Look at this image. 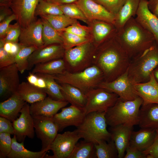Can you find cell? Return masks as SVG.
I'll return each mask as SVG.
<instances>
[{
    "label": "cell",
    "instance_id": "obj_1",
    "mask_svg": "<svg viewBox=\"0 0 158 158\" xmlns=\"http://www.w3.org/2000/svg\"><path fill=\"white\" fill-rule=\"evenodd\" d=\"M115 36L101 44L94 56L93 65L101 70L104 81L107 82L112 81L126 72L131 61Z\"/></svg>",
    "mask_w": 158,
    "mask_h": 158
},
{
    "label": "cell",
    "instance_id": "obj_2",
    "mask_svg": "<svg viewBox=\"0 0 158 158\" xmlns=\"http://www.w3.org/2000/svg\"><path fill=\"white\" fill-rule=\"evenodd\" d=\"M115 37L129 58L141 54L155 43V38L134 17L130 19L118 30Z\"/></svg>",
    "mask_w": 158,
    "mask_h": 158
},
{
    "label": "cell",
    "instance_id": "obj_3",
    "mask_svg": "<svg viewBox=\"0 0 158 158\" xmlns=\"http://www.w3.org/2000/svg\"><path fill=\"white\" fill-rule=\"evenodd\" d=\"M142 103L139 97L126 101L118 98L114 105L106 111L107 124L110 127L121 125L132 126L138 125L139 112Z\"/></svg>",
    "mask_w": 158,
    "mask_h": 158
},
{
    "label": "cell",
    "instance_id": "obj_4",
    "mask_svg": "<svg viewBox=\"0 0 158 158\" xmlns=\"http://www.w3.org/2000/svg\"><path fill=\"white\" fill-rule=\"evenodd\" d=\"M158 66V47L155 43L131 60L127 70L129 79L133 84L147 82Z\"/></svg>",
    "mask_w": 158,
    "mask_h": 158
},
{
    "label": "cell",
    "instance_id": "obj_5",
    "mask_svg": "<svg viewBox=\"0 0 158 158\" xmlns=\"http://www.w3.org/2000/svg\"><path fill=\"white\" fill-rule=\"evenodd\" d=\"M52 75L58 83L70 84L85 94L104 81L102 72L94 65L79 72L71 73L66 70L62 73Z\"/></svg>",
    "mask_w": 158,
    "mask_h": 158
},
{
    "label": "cell",
    "instance_id": "obj_6",
    "mask_svg": "<svg viewBox=\"0 0 158 158\" xmlns=\"http://www.w3.org/2000/svg\"><path fill=\"white\" fill-rule=\"evenodd\" d=\"M106 113L94 112L86 114L82 123L76 129L81 138L95 144L111 139V133L107 128Z\"/></svg>",
    "mask_w": 158,
    "mask_h": 158
},
{
    "label": "cell",
    "instance_id": "obj_7",
    "mask_svg": "<svg viewBox=\"0 0 158 158\" xmlns=\"http://www.w3.org/2000/svg\"><path fill=\"white\" fill-rule=\"evenodd\" d=\"M92 49L90 42L65 49L63 57L66 70L79 72L93 65L95 54Z\"/></svg>",
    "mask_w": 158,
    "mask_h": 158
},
{
    "label": "cell",
    "instance_id": "obj_8",
    "mask_svg": "<svg viewBox=\"0 0 158 158\" xmlns=\"http://www.w3.org/2000/svg\"><path fill=\"white\" fill-rule=\"evenodd\" d=\"M85 95L87 102L84 108L86 114L94 112L106 111L119 98L116 94L99 87L90 90Z\"/></svg>",
    "mask_w": 158,
    "mask_h": 158
},
{
    "label": "cell",
    "instance_id": "obj_9",
    "mask_svg": "<svg viewBox=\"0 0 158 158\" xmlns=\"http://www.w3.org/2000/svg\"><path fill=\"white\" fill-rule=\"evenodd\" d=\"M81 138L76 129L58 134L49 147L53 155L47 154L45 158H69L78 140Z\"/></svg>",
    "mask_w": 158,
    "mask_h": 158
},
{
    "label": "cell",
    "instance_id": "obj_10",
    "mask_svg": "<svg viewBox=\"0 0 158 158\" xmlns=\"http://www.w3.org/2000/svg\"><path fill=\"white\" fill-rule=\"evenodd\" d=\"M53 117H33L35 132L42 142L41 151L49 150L51 144L58 134V126Z\"/></svg>",
    "mask_w": 158,
    "mask_h": 158
},
{
    "label": "cell",
    "instance_id": "obj_11",
    "mask_svg": "<svg viewBox=\"0 0 158 158\" xmlns=\"http://www.w3.org/2000/svg\"><path fill=\"white\" fill-rule=\"evenodd\" d=\"M98 87L116 94L119 98L124 101L133 100L139 97L135 90L134 84L129 79L127 70L112 81H102Z\"/></svg>",
    "mask_w": 158,
    "mask_h": 158
},
{
    "label": "cell",
    "instance_id": "obj_12",
    "mask_svg": "<svg viewBox=\"0 0 158 158\" xmlns=\"http://www.w3.org/2000/svg\"><path fill=\"white\" fill-rule=\"evenodd\" d=\"M40 0H12L9 6L21 28L28 26L35 20V11Z\"/></svg>",
    "mask_w": 158,
    "mask_h": 158
},
{
    "label": "cell",
    "instance_id": "obj_13",
    "mask_svg": "<svg viewBox=\"0 0 158 158\" xmlns=\"http://www.w3.org/2000/svg\"><path fill=\"white\" fill-rule=\"evenodd\" d=\"M28 103L26 102L20 111L19 117L12 122L13 135L19 142H24L26 137L32 139L35 136L34 123Z\"/></svg>",
    "mask_w": 158,
    "mask_h": 158
},
{
    "label": "cell",
    "instance_id": "obj_14",
    "mask_svg": "<svg viewBox=\"0 0 158 158\" xmlns=\"http://www.w3.org/2000/svg\"><path fill=\"white\" fill-rule=\"evenodd\" d=\"M61 111L53 117L59 128V131H62L69 126H79L83 123L86 115L84 107L71 105L63 107Z\"/></svg>",
    "mask_w": 158,
    "mask_h": 158
},
{
    "label": "cell",
    "instance_id": "obj_15",
    "mask_svg": "<svg viewBox=\"0 0 158 158\" xmlns=\"http://www.w3.org/2000/svg\"><path fill=\"white\" fill-rule=\"evenodd\" d=\"M18 69L15 63L0 68V97L7 99L17 91L20 84Z\"/></svg>",
    "mask_w": 158,
    "mask_h": 158
},
{
    "label": "cell",
    "instance_id": "obj_16",
    "mask_svg": "<svg viewBox=\"0 0 158 158\" xmlns=\"http://www.w3.org/2000/svg\"><path fill=\"white\" fill-rule=\"evenodd\" d=\"M75 4L87 20H97L114 24L115 16L94 0H78Z\"/></svg>",
    "mask_w": 158,
    "mask_h": 158
},
{
    "label": "cell",
    "instance_id": "obj_17",
    "mask_svg": "<svg viewBox=\"0 0 158 158\" xmlns=\"http://www.w3.org/2000/svg\"><path fill=\"white\" fill-rule=\"evenodd\" d=\"M65 49L63 44H54L38 48L29 56L27 70L38 64L62 59Z\"/></svg>",
    "mask_w": 158,
    "mask_h": 158
},
{
    "label": "cell",
    "instance_id": "obj_18",
    "mask_svg": "<svg viewBox=\"0 0 158 158\" xmlns=\"http://www.w3.org/2000/svg\"><path fill=\"white\" fill-rule=\"evenodd\" d=\"M66 101L57 100L49 96L44 99L31 104L30 106V113L32 117H53L61 109L67 105Z\"/></svg>",
    "mask_w": 158,
    "mask_h": 158
},
{
    "label": "cell",
    "instance_id": "obj_19",
    "mask_svg": "<svg viewBox=\"0 0 158 158\" xmlns=\"http://www.w3.org/2000/svg\"><path fill=\"white\" fill-rule=\"evenodd\" d=\"M42 28V19L34 20L25 28H21L19 43L23 45L34 46L38 48L43 46Z\"/></svg>",
    "mask_w": 158,
    "mask_h": 158
},
{
    "label": "cell",
    "instance_id": "obj_20",
    "mask_svg": "<svg viewBox=\"0 0 158 158\" xmlns=\"http://www.w3.org/2000/svg\"><path fill=\"white\" fill-rule=\"evenodd\" d=\"M135 16L137 21L152 35L158 43V17L149 9L148 0H141Z\"/></svg>",
    "mask_w": 158,
    "mask_h": 158
},
{
    "label": "cell",
    "instance_id": "obj_21",
    "mask_svg": "<svg viewBox=\"0 0 158 158\" xmlns=\"http://www.w3.org/2000/svg\"><path fill=\"white\" fill-rule=\"evenodd\" d=\"M133 126L121 125L111 127V139L115 145L118 158H123L126 148L129 145Z\"/></svg>",
    "mask_w": 158,
    "mask_h": 158
},
{
    "label": "cell",
    "instance_id": "obj_22",
    "mask_svg": "<svg viewBox=\"0 0 158 158\" xmlns=\"http://www.w3.org/2000/svg\"><path fill=\"white\" fill-rule=\"evenodd\" d=\"M134 88L143 101L142 105L158 104V83L154 77L153 72L148 81L134 84Z\"/></svg>",
    "mask_w": 158,
    "mask_h": 158
},
{
    "label": "cell",
    "instance_id": "obj_23",
    "mask_svg": "<svg viewBox=\"0 0 158 158\" xmlns=\"http://www.w3.org/2000/svg\"><path fill=\"white\" fill-rule=\"evenodd\" d=\"M156 134V129L150 128H141L138 131H133L129 145L143 152L152 145Z\"/></svg>",
    "mask_w": 158,
    "mask_h": 158
},
{
    "label": "cell",
    "instance_id": "obj_24",
    "mask_svg": "<svg viewBox=\"0 0 158 158\" xmlns=\"http://www.w3.org/2000/svg\"><path fill=\"white\" fill-rule=\"evenodd\" d=\"M26 102L18 92H16L6 100L1 102L0 116L5 117L13 122L16 119Z\"/></svg>",
    "mask_w": 158,
    "mask_h": 158
},
{
    "label": "cell",
    "instance_id": "obj_25",
    "mask_svg": "<svg viewBox=\"0 0 158 158\" xmlns=\"http://www.w3.org/2000/svg\"><path fill=\"white\" fill-rule=\"evenodd\" d=\"M138 125L141 128L158 129V104L142 105Z\"/></svg>",
    "mask_w": 158,
    "mask_h": 158
},
{
    "label": "cell",
    "instance_id": "obj_26",
    "mask_svg": "<svg viewBox=\"0 0 158 158\" xmlns=\"http://www.w3.org/2000/svg\"><path fill=\"white\" fill-rule=\"evenodd\" d=\"M16 92L24 101L31 104L41 100L47 97V94L43 90L28 82L20 83Z\"/></svg>",
    "mask_w": 158,
    "mask_h": 158
},
{
    "label": "cell",
    "instance_id": "obj_27",
    "mask_svg": "<svg viewBox=\"0 0 158 158\" xmlns=\"http://www.w3.org/2000/svg\"><path fill=\"white\" fill-rule=\"evenodd\" d=\"M141 0H126L115 16L114 25L117 30L131 18L136 15Z\"/></svg>",
    "mask_w": 158,
    "mask_h": 158
},
{
    "label": "cell",
    "instance_id": "obj_28",
    "mask_svg": "<svg viewBox=\"0 0 158 158\" xmlns=\"http://www.w3.org/2000/svg\"><path fill=\"white\" fill-rule=\"evenodd\" d=\"M59 84L61 93L66 101L71 105L84 107L87 102L85 94L78 88L70 84Z\"/></svg>",
    "mask_w": 158,
    "mask_h": 158
},
{
    "label": "cell",
    "instance_id": "obj_29",
    "mask_svg": "<svg viewBox=\"0 0 158 158\" xmlns=\"http://www.w3.org/2000/svg\"><path fill=\"white\" fill-rule=\"evenodd\" d=\"M47 151L41 150L33 152L26 149L24 147V142H19L16 136L12 138L11 149L8 156V158H45Z\"/></svg>",
    "mask_w": 158,
    "mask_h": 158
},
{
    "label": "cell",
    "instance_id": "obj_30",
    "mask_svg": "<svg viewBox=\"0 0 158 158\" xmlns=\"http://www.w3.org/2000/svg\"><path fill=\"white\" fill-rule=\"evenodd\" d=\"M66 70L64 59H59L35 65L32 73L54 75L62 73Z\"/></svg>",
    "mask_w": 158,
    "mask_h": 158
},
{
    "label": "cell",
    "instance_id": "obj_31",
    "mask_svg": "<svg viewBox=\"0 0 158 158\" xmlns=\"http://www.w3.org/2000/svg\"><path fill=\"white\" fill-rule=\"evenodd\" d=\"M117 31L114 24L104 21H97L93 26L94 38L97 45L100 44L105 41L111 34Z\"/></svg>",
    "mask_w": 158,
    "mask_h": 158
},
{
    "label": "cell",
    "instance_id": "obj_32",
    "mask_svg": "<svg viewBox=\"0 0 158 158\" xmlns=\"http://www.w3.org/2000/svg\"><path fill=\"white\" fill-rule=\"evenodd\" d=\"M96 158L95 144L84 140L77 142L69 158Z\"/></svg>",
    "mask_w": 158,
    "mask_h": 158
},
{
    "label": "cell",
    "instance_id": "obj_33",
    "mask_svg": "<svg viewBox=\"0 0 158 158\" xmlns=\"http://www.w3.org/2000/svg\"><path fill=\"white\" fill-rule=\"evenodd\" d=\"M43 24L42 36L44 46L54 44H63L62 37L46 20L41 18Z\"/></svg>",
    "mask_w": 158,
    "mask_h": 158
},
{
    "label": "cell",
    "instance_id": "obj_34",
    "mask_svg": "<svg viewBox=\"0 0 158 158\" xmlns=\"http://www.w3.org/2000/svg\"><path fill=\"white\" fill-rule=\"evenodd\" d=\"M35 74L45 80L46 87L44 91L49 97L55 100L66 101L61 91L59 83L52 75L40 73Z\"/></svg>",
    "mask_w": 158,
    "mask_h": 158
},
{
    "label": "cell",
    "instance_id": "obj_35",
    "mask_svg": "<svg viewBox=\"0 0 158 158\" xmlns=\"http://www.w3.org/2000/svg\"><path fill=\"white\" fill-rule=\"evenodd\" d=\"M20 45V49L15 56V63L19 72L22 74L28 69L29 56L38 48L34 46Z\"/></svg>",
    "mask_w": 158,
    "mask_h": 158
},
{
    "label": "cell",
    "instance_id": "obj_36",
    "mask_svg": "<svg viewBox=\"0 0 158 158\" xmlns=\"http://www.w3.org/2000/svg\"><path fill=\"white\" fill-rule=\"evenodd\" d=\"M102 141L95 144V154L97 158H118V153L113 141Z\"/></svg>",
    "mask_w": 158,
    "mask_h": 158
},
{
    "label": "cell",
    "instance_id": "obj_37",
    "mask_svg": "<svg viewBox=\"0 0 158 158\" xmlns=\"http://www.w3.org/2000/svg\"><path fill=\"white\" fill-rule=\"evenodd\" d=\"M47 20L55 30L59 31L77 22L64 14L40 16Z\"/></svg>",
    "mask_w": 158,
    "mask_h": 158
},
{
    "label": "cell",
    "instance_id": "obj_38",
    "mask_svg": "<svg viewBox=\"0 0 158 158\" xmlns=\"http://www.w3.org/2000/svg\"><path fill=\"white\" fill-rule=\"evenodd\" d=\"M63 14L59 4L40 0L37 6L35 16H40Z\"/></svg>",
    "mask_w": 158,
    "mask_h": 158
},
{
    "label": "cell",
    "instance_id": "obj_39",
    "mask_svg": "<svg viewBox=\"0 0 158 158\" xmlns=\"http://www.w3.org/2000/svg\"><path fill=\"white\" fill-rule=\"evenodd\" d=\"M62 32L61 34L63 39V46L65 49L82 44L90 42L88 38L83 37L66 32Z\"/></svg>",
    "mask_w": 158,
    "mask_h": 158
},
{
    "label": "cell",
    "instance_id": "obj_40",
    "mask_svg": "<svg viewBox=\"0 0 158 158\" xmlns=\"http://www.w3.org/2000/svg\"><path fill=\"white\" fill-rule=\"evenodd\" d=\"M63 14L73 19H78L85 23L87 20L80 9L75 4H59Z\"/></svg>",
    "mask_w": 158,
    "mask_h": 158
},
{
    "label": "cell",
    "instance_id": "obj_41",
    "mask_svg": "<svg viewBox=\"0 0 158 158\" xmlns=\"http://www.w3.org/2000/svg\"><path fill=\"white\" fill-rule=\"evenodd\" d=\"M12 138L11 134L0 133V158L7 157L11 149Z\"/></svg>",
    "mask_w": 158,
    "mask_h": 158
},
{
    "label": "cell",
    "instance_id": "obj_42",
    "mask_svg": "<svg viewBox=\"0 0 158 158\" xmlns=\"http://www.w3.org/2000/svg\"><path fill=\"white\" fill-rule=\"evenodd\" d=\"M104 7L115 16L123 6L126 0H94Z\"/></svg>",
    "mask_w": 158,
    "mask_h": 158
},
{
    "label": "cell",
    "instance_id": "obj_43",
    "mask_svg": "<svg viewBox=\"0 0 158 158\" xmlns=\"http://www.w3.org/2000/svg\"><path fill=\"white\" fill-rule=\"evenodd\" d=\"M20 33L21 27L17 22L13 25H10L4 38L1 39L4 43L18 42Z\"/></svg>",
    "mask_w": 158,
    "mask_h": 158
},
{
    "label": "cell",
    "instance_id": "obj_44",
    "mask_svg": "<svg viewBox=\"0 0 158 158\" xmlns=\"http://www.w3.org/2000/svg\"><path fill=\"white\" fill-rule=\"evenodd\" d=\"M59 31H64L80 36L88 37L89 32L88 28L77 22Z\"/></svg>",
    "mask_w": 158,
    "mask_h": 158
},
{
    "label": "cell",
    "instance_id": "obj_45",
    "mask_svg": "<svg viewBox=\"0 0 158 158\" xmlns=\"http://www.w3.org/2000/svg\"><path fill=\"white\" fill-rule=\"evenodd\" d=\"M4 42L0 39V68L15 63V57L6 51L4 49Z\"/></svg>",
    "mask_w": 158,
    "mask_h": 158
},
{
    "label": "cell",
    "instance_id": "obj_46",
    "mask_svg": "<svg viewBox=\"0 0 158 158\" xmlns=\"http://www.w3.org/2000/svg\"><path fill=\"white\" fill-rule=\"evenodd\" d=\"M16 16L12 13L6 17L0 23V39L4 38L6 32L10 25V23L13 20H16Z\"/></svg>",
    "mask_w": 158,
    "mask_h": 158
},
{
    "label": "cell",
    "instance_id": "obj_47",
    "mask_svg": "<svg viewBox=\"0 0 158 158\" xmlns=\"http://www.w3.org/2000/svg\"><path fill=\"white\" fill-rule=\"evenodd\" d=\"M11 122L5 117L0 116V133H4L13 135V128Z\"/></svg>",
    "mask_w": 158,
    "mask_h": 158
},
{
    "label": "cell",
    "instance_id": "obj_48",
    "mask_svg": "<svg viewBox=\"0 0 158 158\" xmlns=\"http://www.w3.org/2000/svg\"><path fill=\"white\" fill-rule=\"evenodd\" d=\"M126 151V154L124 156V158H146V154L129 145Z\"/></svg>",
    "mask_w": 158,
    "mask_h": 158
},
{
    "label": "cell",
    "instance_id": "obj_49",
    "mask_svg": "<svg viewBox=\"0 0 158 158\" xmlns=\"http://www.w3.org/2000/svg\"><path fill=\"white\" fill-rule=\"evenodd\" d=\"M20 45L18 42H6L4 44V48L6 51L15 57L20 49Z\"/></svg>",
    "mask_w": 158,
    "mask_h": 158
},
{
    "label": "cell",
    "instance_id": "obj_50",
    "mask_svg": "<svg viewBox=\"0 0 158 158\" xmlns=\"http://www.w3.org/2000/svg\"><path fill=\"white\" fill-rule=\"evenodd\" d=\"M145 154H150L154 158H158V129H156V134L154 141L151 146L143 152Z\"/></svg>",
    "mask_w": 158,
    "mask_h": 158
},
{
    "label": "cell",
    "instance_id": "obj_51",
    "mask_svg": "<svg viewBox=\"0 0 158 158\" xmlns=\"http://www.w3.org/2000/svg\"><path fill=\"white\" fill-rule=\"evenodd\" d=\"M148 6L150 10L158 17V0L148 1Z\"/></svg>",
    "mask_w": 158,
    "mask_h": 158
},
{
    "label": "cell",
    "instance_id": "obj_52",
    "mask_svg": "<svg viewBox=\"0 0 158 158\" xmlns=\"http://www.w3.org/2000/svg\"><path fill=\"white\" fill-rule=\"evenodd\" d=\"M12 12L9 6H0V22L5 19L6 17L12 14Z\"/></svg>",
    "mask_w": 158,
    "mask_h": 158
},
{
    "label": "cell",
    "instance_id": "obj_53",
    "mask_svg": "<svg viewBox=\"0 0 158 158\" xmlns=\"http://www.w3.org/2000/svg\"><path fill=\"white\" fill-rule=\"evenodd\" d=\"M78 0H58L57 3L59 4H69L74 2H75Z\"/></svg>",
    "mask_w": 158,
    "mask_h": 158
},
{
    "label": "cell",
    "instance_id": "obj_54",
    "mask_svg": "<svg viewBox=\"0 0 158 158\" xmlns=\"http://www.w3.org/2000/svg\"><path fill=\"white\" fill-rule=\"evenodd\" d=\"M12 0H0V6H9Z\"/></svg>",
    "mask_w": 158,
    "mask_h": 158
},
{
    "label": "cell",
    "instance_id": "obj_55",
    "mask_svg": "<svg viewBox=\"0 0 158 158\" xmlns=\"http://www.w3.org/2000/svg\"><path fill=\"white\" fill-rule=\"evenodd\" d=\"M153 74L155 80L158 83V66L154 70Z\"/></svg>",
    "mask_w": 158,
    "mask_h": 158
},
{
    "label": "cell",
    "instance_id": "obj_56",
    "mask_svg": "<svg viewBox=\"0 0 158 158\" xmlns=\"http://www.w3.org/2000/svg\"><path fill=\"white\" fill-rule=\"evenodd\" d=\"M44 0L47 1L51 2V3L58 4L57 3L58 0Z\"/></svg>",
    "mask_w": 158,
    "mask_h": 158
},
{
    "label": "cell",
    "instance_id": "obj_57",
    "mask_svg": "<svg viewBox=\"0 0 158 158\" xmlns=\"http://www.w3.org/2000/svg\"><path fill=\"white\" fill-rule=\"evenodd\" d=\"M146 158H154L152 155L150 154H146Z\"/></svg>",
    "mask_w": 158,
    "mask_h": 158
}]
</instances>
